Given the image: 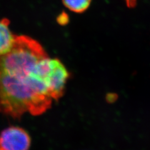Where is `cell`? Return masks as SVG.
I'll use <instances>...</instances> for the list:
<instances>
[{"label": "cell", "mask_w": 150, "mask_h": 150, "mask_svg": "<svg viewBox=\"0 0 150 150\" xmlns=\"http://www.w3.org/2000/svg\"><path fill=\"white\" fill-rule=\"evenodd\" d=\"M30 145L29 134L21 128L11 126L3 130L0 134L1 150H28Z\"/></svg>", "instance_id": "obj_2"}, {"label": "cell", "mask_w": 150, "mask_h": 150, "mask_svg": "<svg viewBox=\"0 0 150 150\" xmlns=\"http://www.w3.org/2000/svg\"><path fill=\"white\" fill-rule=\"evenodd\" d=\"M0 150H1V149H0Z\"/></svg>", "instance_id": "obj_7"}, {"label": "cell", "mask_w": 150, "mask_h": 150, "mask_svg": "<svg viewBox=\"0 0 150 150\" xmlns=\"http://www.w3.org/2000/svg\"><path fill=\"white\" fill-rule=\"evenodd\" d=\"M91 0H63L64 5L69 10L81 13L85 11L90 6Z\"/></svg>", "instance_id": "obj_4"}, {"label": "cell", "mask_w": 150, "mask_h": 150, "mask_svg": "<svg viewBox=\"0 0 150 150\" xmlns=\"http://www.w3.org/2000/svg\"><path fill=\"white\" fill-rule=\"evenodd\" d=\"M9 25L8 20L5 19L0 20V56L11 48L16 37L9 29Z\"/></svg>", "instance_id": "obj_3"}, {"label": "cell", "mask_w": 150, "mask_h": 150, "mask_svg": "<svg viewBox=\"0 0 150 150\" xmlns=\"http://www.w3.org/2000/svg\"><path fill=\"white\" fill-rule=\"evenodd\" d=\"M125 3L129 8H134L136 5H137V0H125Z\"/></svg>", "instance_id": "obj_5"}, {"label": "cell", "mask_w": 150, "mask_h": 150, "mask_svg": "<svg viewBox=\"0 0 150 150\" xmlns=\"http://www.w3.org/2000/svg\"><path fill=\"white\" fill-rule=\"evenodd\" d=\"M51 61L38 42L16 36L11 48L0 56V111L20 118L26 112L40 115L48 110L54 100Z\"/></svg>", "instance_id": "obj_1"}, {"label": "cell", "mask_w": 150, "mask_h": 150, "mask_svg": "<svg viewBox=\"0 0 150 150\" xmlns=\"http://www.w3.org/2000/svg\"><path fill=\"white\" fill-rule=\"evenodd\" d=\"M67 15H65L64 14V15H63V18H62V17L61 16H59V18H58V21H59V23H60V24H64L65 23V21H68V18H67V19H66V17H67Z\"/></svg>", "instance_id": "obj_6"}]
</instances>
